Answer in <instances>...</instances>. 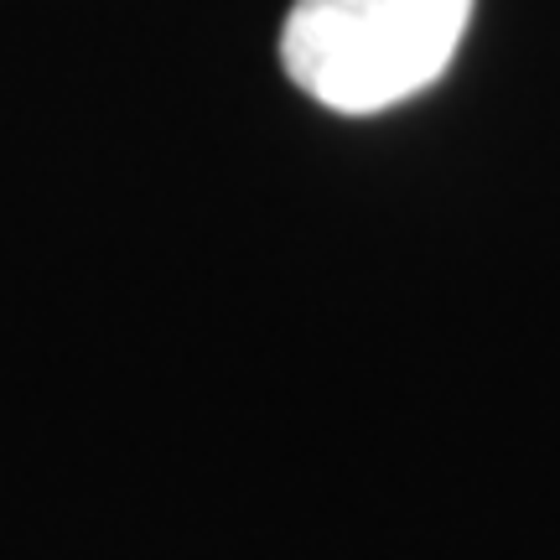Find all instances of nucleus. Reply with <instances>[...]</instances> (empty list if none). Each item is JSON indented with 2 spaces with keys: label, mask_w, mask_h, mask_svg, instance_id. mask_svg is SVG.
Instances as JSON below:
<instances>
[{
  "label": "nucleus",
  "mask_w": 560,
  "mask_h": 560,
  "mask_svg": "<svg viewBox=\"0 0 560 560\" xmlns=\"http://www.w3.org/2000/svg\"><path fill=\"white\" fill-rule=\"evenodd\" d=\"M478 0H296L280 62L306 100L380 115L425 94L452 68Z\"/></svg>",
  "instance_id": "1"
}]
</instances>
